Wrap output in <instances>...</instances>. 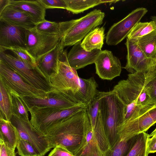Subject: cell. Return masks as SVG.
I'll return each mask as SVG.
<instances>
[{
	"mask_svg": "<svg viewBox=\"0 0 156 156\" xmlns=\"http://www.w3.org/2000/svg\"><path fill=\"white\" fill-rule=\"evenodd\" d=\"M81 41L73 45L67 54V59L70 66L77 70L94 63L101 50L95 49L91 51L85 50L81 46Z\"/></svg>",
	"mask_w": 156,
	"mask_h": 156,
	"instance_id": "9a60e30c",
	"label": "cell"
},
{
	"mask_svg": "<svg viewBox=\"0 0 156 156\" xmlns=\"http://www.w3.org/2000/svg\"><path fill=\"white\" fill-rule=\"evenodd\" d=\"M25 105L30 115L31 124L39 132L45 135L51 128L61 120L87 106L80 104L66 108Z\"/></svg>",
	"mask_w": 156,
	"mask_h": 156,
	"instance_id": "8992f818",
	"label": "cell"
},
{
	"mask_svg": "<svg viewBox=\"0 0 156 156\" xmlns=\"http://www.w3.org/2000/svg\"><path fill=\"white\" fill-rule=\"evenodd\" d=\"M48 156H74L64 147L57 146L53 148Z\"/></svg>",
	"mask_w": 156,
	"mask_h": 156,
	"instance_id": "d590c367",
	"label": "cell"
},
{
	"mask_svg": "<svg viewBox=\"0 0 156 156\" xmlns=\"http://www.w3.org/2000/svg\"><path fill=\"white\" fill-rule=\"evenodd\" d=\"M0 156H16L15 150L9 147L0 140Z\"/></svg>",
	"mask_w": 156,
	"mask_h": 156,
	"instance_id": "8d00e7d4",
	"label": "cell"
},
{
	"mask_svg": "<svg viewBox=\"0 0 156 156\" xmlns=\"http://www.w3.org/2000/svg\"><path fill=\"white\" fill-rule=\"evenodd\" d=\"M125 44L127 50V62L124 68L129 73L146 72L156 64L155 60L147 57L133 41L126 38Z\"/></svg>",
	"mask_w": 156,
	"mask_h": 156,
	"instance_id": "7c38bea8",
	"label": "cell"
},
{
	"mask_svg": "<svg viewBox=\"0 0 156 156\" xmlns=\"http://www.w3.org/2000/svg\"><path fill=\"white\" fill-rule=\"evenodd\" d=\"M73 155L74 156H104L90 121L83 141Z\"/></svg>",
	"mask_w": 156,
	"mask_h": 156,
	"instance_id": "d6986e66",
	"label": "cell"
},
{
	"mask_svg": "<svg viewBox=\"0 0 156 156\" xmlns=\"http://www.w3.org/2000/svg\"><path fill=\"white\" fill-rule=\"evenodd\" d=\"M46 9L60 8L66 9L67 6L65 0H38Z\"/></svg>",
	"mask_w": 156,
	"mask_h": 156,
	"instance_id": "e575fe53",
	"label": "cell"
},
{
	"mask_svg": "<svg viewBox=\"0 0 156 156\" xmlns=\"http://www.w3.org/2000/svg\"><path fill=\"white\" fill-rule=\"evenodd\" d=\"M94 64L96 73L102 79L111 80L121 73L120 61L110 51L101 50Z\"/></svg>",
	"mask_w": 156,
	"mask_h": 156,
	"instance_id": "4fadbf2b",
	"label": "cell"
},
{
	"mask_svg": "<svg viewBox=\"0 0 156 156\" xmlns=\"http://www.w3.org/2000/svg\"><path fill=\"white\" fill-rule=\"evenodd\" d=\"M156 30V25L154 21L138 23L133 28L127 38L136 39L147 35Z\"/></svg>",
	"mask_w": 156,
	"mask_h": 156,
	"instance_id": "f1b7e54d",
	"label": "cell"
},
{
	"mask_svg": "<svg viewBox=\"0 0 156 156\" xmlns=\"http://www.w3.org/2000/svg\"><path fill=\"white\" fill-rule=\"evenodd\" d=\"M147 10L144 7L133 10L109 28L105 37L106 43L110 46L116 45L127 38L133 27L146 14Z\"/></svg>",
	"mask_w": 156,
	"mask_h": 156,
	"instance_id": "9c48e42d",
	"label": "cell"
},
{
	"mask_svg": "<svg viewBox=\"0 0 156 156\" xmlns=\"http://www.w3.org/2000/svg\"><path fill=\"white\" fill-rule=\"evenodd\" d=\"M149 134L140 132L137 135L135 142L126 156H148L147 149Z\"/></svg>",
	"mask_w": 156,
	"mask_h": 156,
	"instance_id": "83f0119b",
	"label": "cell"
},
{
	"mask_svg": "<svg viewBox=\"0 0 156 156\" xmlns=\"http://www.w3.org/2000/svg\"><path fill=\"white\" fill-rule=\"evenodd\" d=\"M9 4L28 14L37 24L45 20L46 9L38 0H9Z\"/></svg>",
	"mask_w": 156,
	"mask_h": 156,
	"instance_id": "ac0fdd59",
	"label": "cell"
},
{
	"mask_svg": "<svg viewBox=\"0 0 156 156\" xmlns=\"http://www.w3.org/2000/svg\"><path fill=\"white\" fill-rule=\"evenodd\" d=\"M18 154L20 156H37L31 144L28 141L20 137L16 147Z\"/></svg>",
	"mask_w": 156,
	"mask_h": 156,
	"instance_id": "836d02e7",
	"label": "cell"
},
{
	"mask_svg": "<svg viewBox=\"0 0 156 156\" xmlns=\"http://www.w3.org/2000/svg\"><path fill=\"white\" fill-rule=\"evenodd\" d=\"M100 91L97 97L86 108V112L92 128L94 130L100 110Z\"/></svg>",
	"mask_w": 156,
	"mask_h": 156,
	"instance_id": "d6a6232c",
	"label": "cell"
},
{
	"mask_svg": "<svg viewBox=\"0 0 156 156\" xmlns=\"http://www.w3.org/2000/svg\"><path fill=\"white\" fill-rule=\"evenodd\" d=\"M105 17L104 12L95 9L79 19L58 23L61 47L64 49L81 41L91 30L103 23Z\"/></svg>",
	"mask_w": 156,
	"mask_h": 156,
	"instance_id": "5b68a950",
	"label": "cell"
},
{
	"mask_svg": "<svg viewBox=\"0 0 156 156\" xmlns=\"http://www.w3.org/2000/svg\"><path fill=\"white\" fill-rule=\"evenodd\" d=\"M26 30L0 21V50L13 47L26 49Z\"/></svg>",
	"mask_w": 156,
	"mask_h": 156,
	"instance_id": "5bb4252c",
	"label": "cell"
},
{
	"mask_svg": "<svg viewBox=\"0 0 156 156\" xmlns=\"http://www.w3.org/2000/svg\"><path fill=\"white\" fill-rule=\"evenodd\" d=\"M131 40L137 44L147 57L154 59L156 52V30L142 37Z\"/></svg>",
	"mask_w": 156,
	"mask_h": 156,
	"instance_id": "cb8c5ba5",
	"label": "cell"
},
{
	"mask_svg": "<svg viewBox=\"0 0 156 156\" xmlns=\"http://www.w3.org/2000/svg\"><path fill=\"white\" fill-rule=\"evenodd\" d=\"M99 112L111 148L120 139L118 134L119 126L124 120L125 106L113 90L100 91Z\"/></svg>",
	"mask_w": 156,
	"mask_h": 156,
	"instance_id": "277c9868",
	"label": "cell"
},
{
	"mask_svg": "<svg viewBox=\"0 0 156 156\" xmlns=\"http://www.w3.org/2000/svg\"><path fill=\"white\" fill-rule=\"evenodd\" d=\"M0 81L11 95L17 96L20 98L44 99L48 98L51 94L27 83L1 60Z\"/></svg>",
	"mask_w": 156,
	"mask_h": 156,
	"instance_id": "ba28073f",
	"label": "cell"
},
{
	"mask_svg": "<svg viewBox=\"0 0 156 156\" xmlns=\"http://www.w3.org/2000/svg\"><path fill=\"white\" fill-rule=\"evenodd\" d=\"M137 135L129 139H120L114 147L106 152L104 156H126L134 144Z\"/></svg>",
	"mask_w": 156,
	"mask_h": 156,
	"instance_id": "484cf974",
	"label": "cell"
},
{
	"mask_svg": "<svg viewBox=\"0 0 156 156\" xmlns=\"http://www.w3.org/2000/svg\"><path fill=\"white\" fill-rule=\"evenodd\" d=\"M0 116L10 121L13 116L12 96L0 81Z\"/></svg>",
	"mask_w": 156,
	"mask_h": 156,
	"instance_id": "d4e9b609",
	"label": "cell"
},
{
	"mask_svg": "<svg viewBox=\"0 0 156 156\" xmlns=\"http://www.w3.org/2000/svg\"><path fill=\"white\" fill-rule=\"evenodd\" d=\"M0 127V140L15 150L20 137L16 128L10 121H8L1 116Z\"/></svg>",
	"mask_w": 156,
	"mask_h": 156,
	"instance_id": "7402d4cb",
	"label": "cell"
},
{
	"mask_svg": "<svg viewBox=\"0 0 156 156\" xmlns=\"http://www.w3.org/2000/svg\"><path fill=\"white\" fill-rule=\"evenodd\" d=\"M67 6L66 9L73 14L83 12L91 8L105 3H115L119 0H65Z\"/></svg>",
	"mask_w": 156,
	"mask_h": 156,
	"instance_id": "603a6c76",
	"label": "cell"
},
{
	"mask_svg": "<svg viewBox=\"0 0 156 156\" xmlns=\"http://www.w3.org/2000/svg\"><path fill=\"white\" fill-rule=\"evenodd\" d=\"M0 21L26 29H32L37 24L28 14L9 4L0 12Z\"/></svg>",
	"mask_w": 156,
	"mask_h": 156,
	"instance_id": "2e32d148",
	"label": "cell"
},
{
	"mask_svg": "<svg viewBox=\"0 0 156 156\" xmlns=\"http://www.w3.org/2000/svg\"><path fill=\"white\" fill-rule=\"evenodd\" d=\"M9 0H0V12L9 4Z\"/></svg>",
	"mask_w": 156,
	"mask_h": 156,
	"instance_id": "f35d334b",
	"label": "cell"
},
{
	"mask_svg": "<svg viewBox=\"0 0 156 156\" xmlns=\"http://www.w3.org/2000/svg\"><path fill=\"white\" fill-rule=\"evenodd\" d=\"M11 96L13 115L26 122H30L29 112L21 98L17 96Z\"/></svg>",
	"mask_w": 156,
	"mask_h": 156,
	"instance_id": "f546056e",
	"label": "cell"
},
{
	"mask_svg": "<svg viewBox=\"0 0 156 156\" xmlns=\"http://www.w3.org/2000/svg\"><path fill=\"white\" fill-rule=\"evenodd\" d=\"M144 88L152 104L156 105V64L145 73Z\"/></svg>",
	"mask_w": 156,
	"mask_h": 156,
	"instance_id": "4316f807",
	"label": "cell"
},
{
	"mask_svg": "<svg viewBox=\"0 0 156 156\" xmlns=\"http://www.w3.org/2000/svg\"><path fill=\"white\" fill-rule=\"evenodd\" d=\"M38 32L45 35H59L58 23L46 20L37 23L34 27Z\"/></svg>",
	"mask_w": 156,
	"mask_h": 156,
	"instance_id": "4dcf8cb0",
	"label": "cell"
},
{
	"mask_svg": "<svg viewBox=\"0 0 156 156\" xmlns=\"http://www.w3.org/2000/svg\"><path fill=\"white\" fill-rule=\"evenodd\" d=\"M10 121L16 128L20 137L31 144L37 156H44L52 148L47 136L37 131L30 122H26L14 115Z\"/></svg>",
	"mask_w": 156,
	"mask_h": 156,
	"instance_id": "30bf717a",
	"label": "cell"
},
{
	"mask_svg": "<svg viewBox=\"0 0 156 156\" xmlns=\"http://www.w3.org/2000/svg\"><path fill=\"white\" fill-rule=\"evenodd\" d=\"M149 137H154L156 138V128L149 135Z\"/></svg>",
	"mask_w": 156,
	"mask_h": 156,
	"instance_id": "ab89813d",
	"label": "cell"
},
{
	"mask_svg": "<svg viewBox=\"0 0 156 156\" xmlns=\"http://www.w3.org/2000/svg\"><path fill=\"white\" fill-rule=\"evenodd\" d=\"M104 27H98L91 30L81 42L82 47L86 51H91L95 49L101 50L105 36Z\"/></svg>",
	"mask_w": 156,
	"mask_h": 156,
	"instance_id": "44dd1931",
	"label": "cell"
},
{
	"mask_svg": "<svg viewBox=\"0 0 156 156\" xmlns=\"http://www.w3.org/2000/svg\"><path fill=\"white\" fill-rule=\"evenodd\" d=\"M147 149L149 154L156 152V138L149 137L147 141Z\"/></svg>",
	"mask_w": 156,
	"mask_h": 156,
	"instance_id": "74e56055",
	"label": "cell"
},
{
	"mask_svg": "<svg viewBox=\"0 0 156 156\" xmlns=\"http://www.w3.org/2000/svg\"><path fill=\"white\" fill-rule=\"evenodd\" d=\"M62 49H64L59 43L53 49L36 60L37 67L49 77L58 64Z\"/></svg>",
	"mask_w": 156,
	"mask_h": 156,
	"instance_id": "ffe728a7",
	"label": "cell"
},
{
	"mask_svg": "<svg viewBox=\"0 0 156 156\" xmlns=\"http://www.w3.org/2000/svg\"><path fill=\"white\" fill-rule=\"evenodd\" d=\"M152 21H153L155 23L156 25V16H152L151 17Z\"/></svg>",
	"mask_w": 156,
	"mask_h": 156,
	"instance_id": "60d3db41",
	"label": "cell"
},
{
	"mask_svg": "<svg viewBox=\"0 0 156 156\" xmlns=\"http://www.w3.org/2000/svg\"><path fill=\"white\" fill-rule=\"evenodd\" d=\"M67 56L66 50L62 49L57 65L49 75V85L54 93H61L76 104L88 105L99 92L98 84L93 77H79L69 65Z\"/></svg>",
	"mask_w": 156,
	"mask_h": 156,
	"instance_id": "6da1fadb",
	"label": "cell"
},
{
	"mask_svg": "<svg viewBox=\"0 0 156 156\" xmlns=\"http://www.w3.org/2000/svg\"><path fill=\"white\" fill-rule=\"evenodd\" d=\"M87 107L61 120L48 130L45 135L52 148L61 146L73 154L80 147L90 122Z\"/></svg>",
	"mask_w": 156,
	"mask_h": 156,
	"instance_id": "3957f363",
	"label": "cell"
},
{
	"mask_svg": "<svg viewBox=\"0 0 156 156\" xmlns=\"http://www.w3.org/2000/svg\"><path fill=\"white\" fill-rule=\"evenodd\" d=\"M154 59H155V61L156 63V52L155 54V56Z\"/></svg>",
	"mask_w": 156,
	"mask_h": 156,
	"instance_id": "b9f144b4",
	"label": "cell"
},
{
	"mask_svg": "<svg viewBox=\"0 0 156 156\" xmlns=\"http://www.w3.org/2000/svg\"><path fill=\"white\" fill-rule=\"evenodd\" d=\"M145 73H129L127 79L119 81L112 90L125 106L123 122L137 118L155 106L144 88Z\"/></svg>",
	"mask_w": 156,
	"mask_h": 156,
	"instance_id": "7a4b0ae2",
	"label": "cell"
},
{
	"mask_svg": "<svg viewBox=\"0 0 156 156\" xmlns=\"http://www.w3.org/2000/svg\"><path fill=\"white\" fill-rule=\"evenodd\" d=\"M0 60L5 63L28 84L50 94L54 91L47 77L40 70L31 68L21 59L8 50H0Z\"/></svg>",
	"mask_w": 156,
	"mask_h": 156,
	"instance_id": "52a82bcc",
	"label": "cell"
},
{
	"mask_svg": "<svg viewBox=\"0 0 156 156\" xmlns=\"http://www.w3.org/2000/svg\"><path fill=\"white\" fill-rule=\"evenodd\" d=\"M26 49L35 60L55 48L59 43V35L39 33L34 28L26 30Z\"/></svg>",
	"mask_w": 156,
	"mask_h": 156,
	"instance_id": "8fae6325",
	"label": "cell"
},
{
	"mask_svg": "<svg viewBox=\"0 0 156 156\" xmlns=\"http://www.w3.org/2000/svg\"><path fill=\"white\" fill-rule=\"evenodd\" d=\"M0 50L9 51L21 59L32 69L40 70L37 66L36 60L26 49L20 47H13Z\"/></svg>",
	"mask_w": 156,
	"mask_h": 156,
	"instance_id": "1f68e13d",
	"label": "cell"
},
{
	"mask_svg": "<svg viewBox=\"0 0 156 156\" xmlns=\"http://www.w3.org/2000/svg\"><path fill=\"white\" fill-rule=\"evenodd\" d=\"M20 98L24 104L28 106L69 108L80 105L76 103L64 94L58 92L51 94L48 98L44 99L26 98Z\"/></svg>",
	"mask_w": 156,
	"mask_h": 156,
	"instance_id": "e0dca14e",
	"label": "cell"
}]
</instances>
